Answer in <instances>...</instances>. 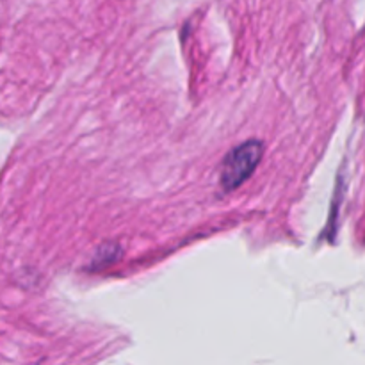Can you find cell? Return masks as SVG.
<instances>
[{"label": "cell", "mask_w": 365, "mask_h": 365, "mask_svg": "<svg viewBox=\"0 0 365 365\" xmlns=\"http://www.w3.org/2000/svg\"><path fill=\"white\" fill-rule=\"evenodd\" d=\"M264 145L259 139L242 143L241 146L232 150L227 159L221 164L220 185L225 192H230L237 189L242 182L248 180L255 168L259 166L262 159Z\"/></svg>", "instance_id": "cell-1"}, {"label": "cell", "mask_w": 365, "mask_h": 365, "mask_svg": "<svg viewBox=\"0 0 365 365\" xmlns=\"http://www.w3.org/2000/svg\"><path fill=\"white\" fill-rule=\"evenodd\" d=\"M118 255H120V248H118L116 245H106L102 246V248L98 250V253H96V257L93 259V267H103L107 266V264L114 262V260L118 259Z\"/></svg>", "instance_id": "cell-2"}]
</instances>
